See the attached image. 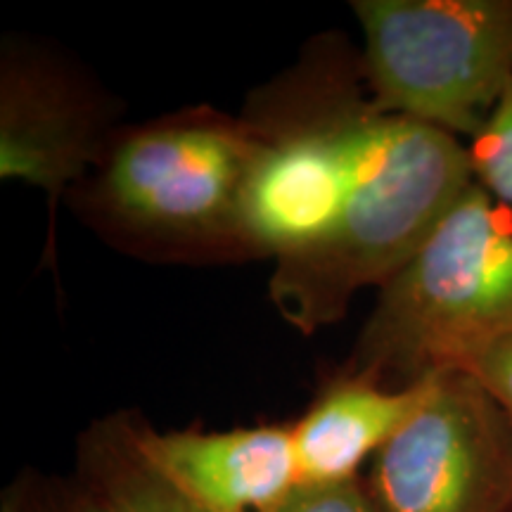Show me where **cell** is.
<instances>
[{
  "label": "cell",
  "mask_w": 512,
  "mask_h": 512,
  "mask_svg": "<svg viewBox=\"0 0 512 512\" xmlns=\"http://www.w3.org/2000/svg\"><path fill=\"white\" fill-rule=\"evenodd\" d=\"M472 183L465 140L373 107L342 216L316 247L275 261V306L302 332L335 323L358 290L413 259Z\"/></svg>",
  "instance_id": "obj_1"
},
{
  "label": "cell",
  "mask_w": 512,
  "mask_h": 512,
  "mask_svg": "<svg viewBox=\"0 0 512 512\" xmlns=\"http://www.w3.org/2000/svg\"><path fill=\"white\" fill-rule=\"evenodd\" d=\"M512 337V214L472 183L411 261L380 287L351 375L401 387L463 370Z\"/></svg>",
  "instance_id": "obj_2"
},
{
  "label": "cell",
  "mask_w": 512,
  "mask_h": 512,
  "mask_svg": "<svg viewBox=\"0 0 512 512\" xmlns=\"http://www.w3.org/2000/svg\"><path fill=\"white\" fill-rule=\"evenodd\" d=\"M377 112L477 136L512 81V0H356Z\"/></svg>",
  "instance_id": "obj_3"
},
{
  "label": "cell",
  "mask_w": 512,
  "mask_h": 512,
  "mask_svg": "<svg viewBox=\"0 0 512 512\" xmlns=\"http://www.w3.org/2000/svg\"><path fill=\"white\" fill-rule=\"evenodd\" d=\"M261 147L252 119L192 110L128 131L95 195L131 238L164 247L242 242V195Z\"/></svg>",
  "instance_id": "obj_4"
},
{
  "label": "cell",
  "mask_w": 512,
  "mask_h": 512,
  "mask_svg": "<svg viewBox=\"0 0 512 512\" xmlns=\"http://www.w3.org/2000/svg\"><path fill=\"white\" fill-rule=\"evenodd\" d=\"M311 67L252 117L261 147L242 195V242L275 261L316 247L337 226L373 110L356 88L332 72L316 79Z\"/></svg>",
  "instance_id": "obj_5"
},
{
  "label": "cell",
  "mask_w": 512,
  "mask_h": 512,
  "mask_svg": "<svg viewBox=\"0 0 512 512\" xmlns=\"http://www.w3.org/2000/svg\"><path fill=\"white\" fill-rule=\"evenodd\" d=\"M366 486L380 512H512V422L477 377L434 375Z\"/></svg>",
  "instance_id": "obj_6"
},
{
  "label": "cell",
  "mask_w": 512,
  "mask_h": 512,
  "mask_svg": "<svg viewBox=\"0 0 512 512\" xmlns=\"http://www.w3.org/2000/svg\"><path fill=\"white\" fill-rule=\"evenodd\" d=\"M102 157L86 88L34 55H12L0 81V176L48 195L50 216L69 183Z\"/></svg>",
  "instance_id": "obj_7"
},
{
  "label": "cell",
  "mask_w": 512,
  "mask_h": 512,
  "mask_svg": "<svg viewBox=\"0 0 512 512\" xmlns=\"http://www.w3.org/2000/svg\"><path fill=\"white\" fill-rule=\"evenodd\" d=\"M131 434L147 465L207 510L268 512L299 486L292 430L285 425L157 432L131 420Z\"/></svg>",
  "instance_id": "obj_8"
},
{
  "label": "cell",
  "mask_w": 512,
  "mask_h": 512,
  "mask_svg": "<svg viewBox=\"0 0 512 512\" xmlns=\"http://www.w3.org/2000/svg\"><path fill=\"white\" fill-rule=\"evenodd\" d=\"M432 377L396 389H384L361 375L330 384L290 425L299 484L325 486L358 479L361 465L375 458L418 413L432 389Z\"/></svg>",
  "instance_id": "obj_9"
},
{
  "label": "cell",
  "mask_w": 512,
  "mask_h": 512,
  "mask_svg": "<svg viewBox=\"0 0 512 512\" xmlns=\"http://www.w3.org/2000/svg\"><path fill=\"white\" fill-rule=\"evenodd\" d=\"M79 482L112 512H214L190 501L147 465L128 415L88 427L79 444Z\"/></svg>",
  "instance_id": "obj_10"
},
{
  "label": "cell",
  "mask_w": 512,
  "mask_h": 512,
  "mask_svg": "<svg viewBox=\"0 0 512 512\" xmlns=\"http://www.w3.org/2000/svg\"><path fill=\"white\" fill-rule=\"evenodd\" d=\"M467 152L475 183L512 214V81L477 136L467 140Z\"/></svg>",
  "instance_id": "obj_11"
},
{
  "label": "cell",
  "mask_w": 512,
  "mask_h": 512,
  "mask_svg": "<svg viewBox=\"0 0 512 512\" xmlns=\"http://www.w3.org/2000/svg\"><path fill=\"white\" fill-rule=\"evenodd\" d=\"M0 512H112L81 482L60 484L24 479L5 491Z\"/></svg>",
  "instance_id": "obj_12"
},
{
  "label": "cell",
  "mask_w": 512,
  "mask_h": 512,
  "mask_svg": "<svg viewBox=\"0 0 512 512\" xmlns=\"http://www.w3.org/2000/svg\"><path fill=\"white\" fill-rule=\"evenodd\" d=\"M268 512H380L368 486L358 479L342 484H299L283 503Z\"/></svg>",
  "instance_id": "obj_13"
},
{
  "label": "cell",
  "mask_w": 512,
  "mask_h": 512,
  "mask_svg": "<svg viewBox=\"0 0 512 512\" xmlns=\"http://www.w3.org/2000/svg\"><path fill=\"white\" fill-rule=\"evenodd\" d=\"M463 370L484 384L512 422V337L482 351Z\"/></svg>",
  "instance_id": "obj_14"
}]
</instances>
